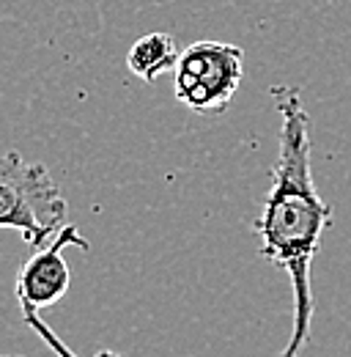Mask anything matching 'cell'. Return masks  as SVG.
Returning <instances> with one entry per match:
<instances>
[{"label": "cell", "instance_id": "obj_1", "mask_svg": "<svg viewBox=\"0 0 351 357\" xmlns=\"http://www.w3.org/2000/svg\"><path fill=\"white\" fill-rule=\"evenodd\" d=\"M269 93L280 113V149L269 192L256 220V236L261 242V256L288 275L294 294L291 335L277 357H299L310 344L315 313L310 267L335 215L313 181L310 119L299 89L274 86Z\"/></svg>", "mask_w": 351, "mask_h": 357}, {"label": "cell", "instance_id": "obj_2", "mask_svg": "<svg viewBox=\"0 0 351 357\" xmlns=\"http://www.w3.org/2000/svg\"><path fill=\"white\" fill-rule=\"evenodd\" d=\"M66 212L69 204L42 162H31L20 151L0 157V228L42 248L66 225Z\"/></svg>", "mask_w": 351, "mask_h": 357}, {"label": "cell", "instance_id": "obj_3", "mask_svg": "<svg viewBox=\"0 0 351 357\" xmlns=\"http://www.w3.org/2000/svg\"><path fill=\"white\" fill-rule=\"evenodd\" d=\"M176 99L198 116H222L242 86L244 50L228 42L201 39L181 50L173 69Z\"/></svg>", "mask_w": 351, "mask_h": 357}, {"label": "cell", "instance_id": "obj_4", "mask_svg": "<svg viewBox=\"0 0 351 357\" xmlns=\"http://www.w3.org/2000/svg\"><path fill=\"white\" fill-rule=\"evenodd\" d=\"M66 248L88 250V239L80 236V228L66 223L47 245H42L17 272L14 294L20 300V308L44 311L52 308L61 297H66L72 286V269L63 259Z\"/></svg>", "mask_w": 351, "mask_h": 357}, {"label": "cell", "instance_id": "obj_5", "mask_svg": "<svg viewBox=\"0 0 351 357\" xmlns=\"http://www.w3.org/2000/svg\"><path fill=\"white\" fill-rule=\"evenodd\" d=\"M178 47L171 33H146L140 36L127 52V69L143 83H154L165 72L176 69L178 63Z\"/></svg>", "mask_w": 351, "mask_h": 357}, {"label": "cell", "instance_id": "obj_6", "mask_svg": "<svg viewBox=\"0 0 351 357\" xmlns=\"http://www.w3.org/2000/svg\"><path fill=\"white\" fill-rule=\"evenodd\" d=\"M22 319H25V324L42 338L44 347H49V352H55L58 357H80L72 347L63 344V338L44 321L39 311H33V308H22ZM93 357H127V355H124V352H116V349H102V352H96Z\"/></svg>", "mask_w": 351, "mask_h": 357}, {"label": "cell", "instance_id": "obj_7", "mask_svg": "<svg viewBox=\"0 0 351 357\" xmlns=\"http://www.w3.org/2000/svg\"><path fill=\"white\" fill-rule=\"evenodd\" d=\"M0 357H22V355H8V352H0Z\"/></svg>", "mask_w": 351, "mask_h": 357}]
</instances>
